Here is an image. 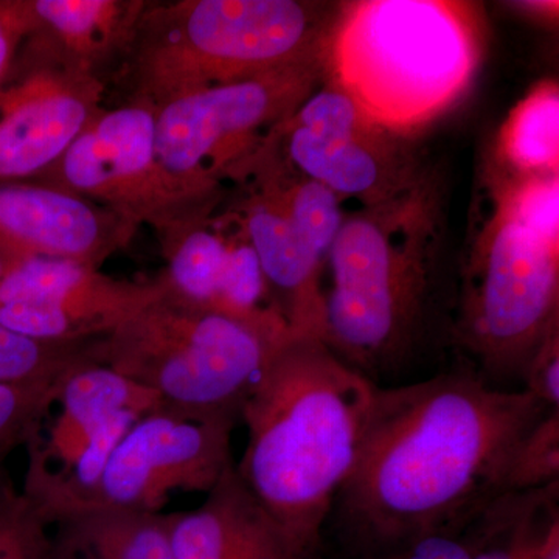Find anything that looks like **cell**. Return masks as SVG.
Listing matches in <instances>:
<instances>
[{"label": "cell", "mask_w": 559, "mask_h": 559, "mask_svg": "<svg viewBox=\"0 0 559 559\" xmlns=\"http://www.w3.org/2000/svg\"><path fill=\"white\" fill-rule=\"evenodd\" d=\"M547 411L525 390L496 388L469 369L377 388L322 539L352 554L462 535L506 492L518 443Z\"/></svg>", "instance_id": "1"}, {"label": "cell", "mask_w": 559, "mask_h": 559, "mask_svg": "<svg viewBox=\"0 0 559 559\" xmlns=\"http://www.w3.org/2000/svg\"><path fill=\"white\" fill-rule=\"evenodd\" d=\"M377 388L325 342L289 336L242 403L248 444L238 476L312 557L355 468Z\"/></svg>", "instance_id": "2"}, {"label": "cell", "mask_w": 559, "mask_h": 559, "mask_svg": "<svg viewBox=\"0 0 559 559\" xmlns=\"http://www.w3.org/2000/svg\"><path fill=\"white\" fill-rule=\"evenodd\" d=\"M440 242L439 182L425 173L345 218L331 246L323 342L374 385L418 356L436 305Z\"/></svg>", "instance_id": "3"}, {"label": "cell", "mask_w": 559, "mask_h": 559, "mask_svg": "<svg viewBox=\"0 0 559 559\" xmlns=\"http://www.w3.org/2000/svg\"><path fill=\"white\" fill-rule=\"evenodd\" d=\"M481 49L479 10L471 3L362 0L334 16L323 70L367 117L404 135L465 94Z\"/></svg>", "instance_id": "4"}, {"label": "cell", "mask_w": 559, "mask_h": 559, "mask_svg": "<svg viewBox=\"0 0 559 559\" xmlns=\"http://www.w3.org/2000/svg\"><path fill=\"white\" fill-rule=\"evenodd\" d=\"M334 16L297 0L150 2L119 66L127 100L153 108L193 92L322 62Z\"/></svg>", "instance_id": "5"}, {"label": "cell", "mask_w": 559, "mask_h": 559, "mask_svg": "<svg viewBox=\"0 0 559 559\" xmlns=\"http://www.w3.org/2000/svg\"><path fill=\"white\" fill-rule=\"evenodd\" d=\"M286 340L162 296L95 341L92 356L156 393L165 409L240 418L246 396Z\"/></svg>", "instance_id": "6"}, {"label": "cell", "mask_w": 559, "mask_h": 559, "mask_svg": "<svg viewBox=\"0 0 559 559\" xmlns=\"http://www.w3.org/2000/svg\"><path fill=\"white\" fill-rule=\"evenodd\" d=\"M559 325V245L495 209L463 270L452 340L496 388L522 377L533 352Z\"/></svg>", "instance_id": "7"}, {"label": "cell", "mask_w": 559, "mask_h": 559, "mask_svg": "<svg viewBox=\"0 0 559 559\" xmlns=\"http://www.w3.org/2000/svg\"><path fill=\"white\" fill-rule=\"evenodd\" d=\"M33 182L95 202L135 227H150L162 252L216 215L226 200L223 182L183 178L162 164L156 108L143 100L103 109Z\"/></svg>", "instance_id": "8"}, {"label": "cell", "mask_w": 559, "mask_h": 559, "mask_svg": "<svg viewBox=\"0 0 559 559\" xmlns=\"http://www.w3.org/2000/svg\"><path fill=\"white\" fill-rule=\"evenodd\" d=\"M322 62L183 95L156 108L162 164L190 179H230L318 90Z\"/></svg>", "instance_id": "9"}, {"label": "cell", "mask_w": 559, "mask_h": 559, "mask_svg": "<svg viewBox=\"0 0 559 559\" xmlns=\"http://www.w3.org/2000/svg\"><path fill=\"white\" fill-rule=\"evenodd\" d=\"M106 81L38 27L0 87V182L35 180L105 109Z\"/></svg>", "instance_id": "10"}, {"label": "cell", "mask_w": 559, "mask_h": 559, "mask_svg": "<svg viewBox=\"0 0 559 559\" xmlns=\"http://www.w3.org/2000/svg\"><path fill=\"white\" fill-rule=\"evenodd\" d=\"M238 421L234 415H187L165 407L142 415L81 507L162 513L175 492L209 495L237 463L231 433Z\"/></svg>", "instance_id": "11"}, {"label": "cell", "mask_w": 559, "mask_h": 559, "mask_svg": "<svg viewBox=\"0 0 559 559\" xmlns=\"http://www.w3.org/2000/svg\"><path fill=\"white\" fill-rule=\"evenodd\" d=\"M272 134L290 167L362 205L396 197L426 173L404 135L371 120L331 84L312 92Z\"/></svg>", "instance_id": "12"}, {"label": "cell", "mask_w": 559, "mask_h": 559, "mask_svg": "<svg viewBox=\"0 0 559 559\" xmlns=\"http://www.w3.org/2000/svg\"><path fill=\"white\" fill-rule=\"evenodd\" d=\"M162 296L157 278H114L69 260H13L0 282V323L33 340L83 344L108 336Z\"/></svg>", "instance_id": "13"}, {"label": "cell", "mask_w": 559, "mask_h": 559, "mask_svg": "<svg viewBox=\"0 0 559 559\" xmlns=\"http://www.w3.org/2000/svg\"><path fill=\"white\" fill-rule=\"evenodd\" d=\"M139 227L110 210L47 183L0 182V249L11 261L69 260L100 267Z\"/></svg>", "instance_id": "14"}, {"label": "cell", "mask_w": 559, "mask_h": 559, "mask_svg": "<svg viewBox=\"0 0 559 559\" xmlns=\"http://www.w3.org/2000/svg\"><path fill=\"white\" fill-rule=\"evenodd\" d=\"M245 194L231 205L259 257L272 297L286 320L290 336L325 337L323 263L288 213L267 191L240 180Z\"/></svg>", "instance_id": "15"}, {"label": "cell", "mask_w": 559, "mask_h": 559, "mask_svg": "<svg viewBox=\"0 0 559 559\" xmlns=\"http://www.w3.org/2000/svg\"><path fill=\"white\" fill-rule=\"evenodd\" d=\"M235 465L201 507L170 514L173 559H318L250 495Z\"/></svg>", "instance_id": "16"}, {"label": "cell", "mask_w": 559, "mask_h": 559, "mask_svg": "<svg viewBox=\"0 0 559 559\" xmlns=\"http://www.w3.org/2000/svg\"><path fill=\"white\" fill-rule=\"evenodd\" d=\"M57 417L27 444L25 477L49 476L73 462L92 437L124 412L148 414L162 407L156 393L98 362L69 373L58 389Z\"/></svg>", "instance_id": "17"}, {"label": "cell", "mask_w": 559, "mask_h": 559, "mask_svg": "<svg viewBox=\"0 0 559 559\" xmlns=\"http://www.w3.org/2000/svg\"><path fill=\"white\" fill-rule=\"evenodd\" d=\"M44 520L49 559H173L170 514L79 507Z\"/></svg>", "instance_id": "18"}, {"label": "cell", "mask_w": 559, "mask_h": 559, "mask_svg": "<svg viewBox=\"0 0 559 559\" xmlns=\"http://www.w3.org/2000/svg\"><path fill=\"white\" fill-rule=\"evenodd\" d=\"M148 5L145 0H32L39 27L102 80L127 57Z\"/></svg>", "instance_id": "19"}, {"label": "cell", "mask_w": 559, "mask_h": 559, "mask_svg": "<svg viewBox=\"0 0 559 559\" xmlns=\"http://www.w3.org/2000/svg\"><path fill=\"white\" fill-rule=\"evenodd\" d=\"M227 237L229 223L226 212L216 213L162 252L167 267L156 278L164 289V299L190 310L218 314Z\"/></svg>", "instance_id": "20"}, {"label": "cell", "mask_w": 559, "mask_h": 559, "mask_svg": "<svg viewBox=\"0 0 559 559\" xmlns=\"http://www.w3.org/2000/svg\"><path fill=\"white\" fill-rule=\"evenodd\" d=\"M499 153L518 176L559 171V90L554 81L535 87L513 110L500 132Z\"/></svg>", "instance_id": "21"}, {"label": "cell", "mask_w": 559, "mask_h": 559, "mask_svg": "<svg viewBox=\"0 0 559 559\" xmlns=\"http://www.w3.org/2000/svg\"><path fill=\"white\" fill-rule=\"evenodd\" d=\"M94 342L33 340L0 323V385H60L73 370L95 362Z\"/></svg>", "instance_id": "22"}, {"label": "cell", "mask_w": 559, "mask_h": 559, "mask_svg": "<svg viewBox=\"0 0 559 559\" xmlns=\"http://www.w3.org/2000/svg\"><path fill=\"white\" fill-rule=\"evenodd\" d=\"M554 484H559V407L547 411L518 443L507 471L506 492Z\"/></svg>", "instance_id": "23"}, {"label": "cell", "mask_w": 559, "mask_h": 559, "mask_svg": "<svg viewBox=\"0 0 559 559\" xmlns=\"http://www.w3.org/2000/svg\"><path fill=\"white\" fill-rule=\"evenodd\" d=\"M0 559H49L47 522L0 468Z\"/></svg>", "instance_id": "24"}, {"label": "cell", "mask_w": 559, "mask_h": 559, "mask_svg": "<svg viewBox=\"0 0 559 559\" xmlns=\"http://www.w3.org/2000/svg\"><path fill=\"white\" fill-rule=\"evenodd\" d=\"M60 385H0V468L11 451L38 436Z\"/></svg>", "instance_id": "25"}, {"label": "cell", "mask_w": 559, "mask_h": 559, "mask_svg": "<svg viewBox=\"0 0 559 559\" xmlns=\"http://www.w3.org/2000/svg\"><path fill=\"white\" fill-rule=\"evenodd\" d=\"M525 492H503L463 532L469 559H520Z\"/></svg>", "instance_id": "26"}, {"label": "cell", "mask_w": 559, "mask_h": 559, "mask_svg": "<svg viewBox=\"0 0 559 559\" xmlns=\"http://www.w3.org/2000/svg\"><path fill=\"white\" fill-rule=\"evenodd\" d=\"M496 197L518 223L559 245L558 175L518 176L516 182L503 187Z\"/></svg>", "instance_id": "27"}, {"label": "cell", "mask_w": 559, "mask_h": 559, "mask_svg": "<svg viewBox=\"0 0 559 559\" xmlns=\"http://www.w3.org/2000/svg\"><path fill=\"white\" fill-rule=\"evenodd\" d=\"M336 555L340 559H469V547L462 533L423 536L374 549Z\"/></svg>", "instance_id": "28"}, {"label": "cell", "mask_w": 559, "mask_h": 559, "mask_svg": "<svg viewBox=\"0 0 559 559\" xmlns=\"http://www.w3.org/2000/svg\"><path fill=\"white\" fill-rule=\"evenodd\" d=\"M525 392L549 409L559 407V325L546 334L522 371Z\"/></svg>", "instance_id": "29"}, {"label": "cell", "mask_w": 559, "mask_h": 559, "mask_svg": "<svg viewBox=\"0 0 559 559\" xmlns=\"http://www.w3.org/2000/svg\"><path fill=\"white\" fill-rule=\"evenodd\" d=\"M39 27L32 0H0V87L24 40Z\"/></svg>", "instance_id": "30"}, {"label": "cell", "mask_w": 559, "mask_h": 559, "mask_svg": "<svg viewBox=\"0 0 559 559\" xmlns=\"http://www.w3.org/2000/svg\"><path fill=\"white\" fill-rule=\"evenodd\" d=\"M10 263V257L0 249V282H2L3 275H5L7 270H9Z\"/></svg>", "instance_id": "31"}]
</instances>
